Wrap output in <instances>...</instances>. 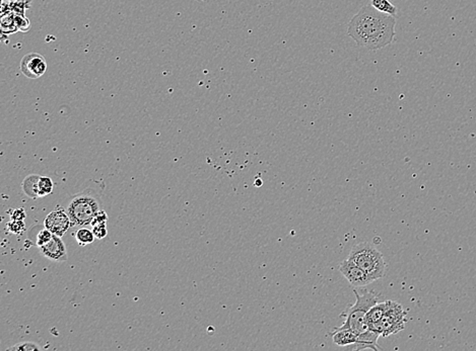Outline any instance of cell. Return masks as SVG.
Segmentation results:
<instances>
[{"instance_id":"obj_17","label":"cell","mask_w":476,"mask_h":351,"mask_svg":"<svg viewBox=\"0 0 476 351\" xmlns=\"http://www.w3.org/2000/svg\"><path fill=\"white\" fill-rule=\"evenodd\" d=\"M74 237L80 246H86V245L92 244L96 239L93 230H90L88 228H80V229H78L74 233Z\"/></svg>"},{"instance_id":"obj_2","label":"cell","mask_w":476,"mask_h":351,"mask_svg":"<svg viewBox=\"0 0 476 351\" xmlns=\"http://www.w3.org/2000/svg\"><path fill=\"white\" fill-rule=\"evenodd\" d=\"M102 209V201L98 192L87 188L72 197L68 203L66 212L72 226H89Z\"/></svg>"},{"instance_id":"obj_7","label":"cell","mask_w":476,"mask_h":351,"mask_svg":"<svg viewBox=\"0 0 476 351\" xmlns=\"http://www.w3.org/2000/svg\"><path fill=\"white\" fill-rule=\"evenodd\" d=\"M21 71L30 79H38L47 71V62L39 53H29L21 61Z\"/></svg>"},{"instance_id":"obj_8","label":"cell","mask_w":476,"mask_h":351,"mask_svg":"<svg viewBox=\"0 0 476 351\" xmlns=\"http://www.w3.org/2000/svg\"><path fill=\"white\" fill-rule=\"evenodd\" d=\"M44 226L54 235L62 237L72 224L66 210L61 206H57L46 217Z\"/></svg>"},{"instance_id":"obj_1","label":"cell","mask_w":476,"mask_h":351,"mask_svg":"<svg viewBox=\"0 0 476 351\" xmlns=\"http://www.w3.org/2000/svg\"><path fill=\"white\" fill-rule=\"evenodd\" d=\"M395 26V16L367 5L352 17L347 33L359 46L370 51H378L393 43Z\"/></svg>"},{"instance_id":"obj_4","label":"cell","mask_w":476,"mask_h":351,"mask_svg":"<svg viewBox=\"0 0 476 351\" xmlns=\"http://www.w3.org/2000/svg\"><path fill=\"white\" fill-rule=\"evenodd\" d=\"M348 258L359 265L373 282L382 278L385 274L386 263L384 256L371 243L362 242L355 244L349 252Z\"/></svg>"},{"instance_id":"obj_5","label":"cell","mask_w":476,"mask_h":351,"mask_svg":"<svg viewBox=\"0 0 476 351\" xmlns=\"http://www.w3.org/2000/svg\"><path fill=\"white\" fill-rule=\"evenodd\" d=\"M406 316L407 312L399 303L388 301L387 311L380 325L381 336L388 337L402 331L407 322Z\"/></svg>"},{"instance_id":"obj_10","label":"cell","mask_w":476,"mask_h":351,"mask_svg":"<svg viewBox=\"0 0 476 351\" xmlns=\"http://www.w3.org/2000/svg\"><path fill=\"white\" fill-rule=\"evenodd\" d=\"M381 336L380 333L368 329L367 331L361 333L358 335L355 343L352 345L348 346L347 349L349 350H363V349H373V350H379L381 349L378 346V339Z\"/></svg>"},{"instance_id":"obj_25","label":"cell","mask_w":476,"mask_h":351,"mask_svg":"<svg viewBox=\"0 0 476 351\" xmlns=\"http://www.w3.org/2000/svg\"><path fill=\"white\" fill-rule=\"evenodd\" d=\"M26 218V212L23 208H19L13 210V214H11V220H19V221H24Z\"/></svg>"},{"instance_id":"obj_19","label":"cell","mask_w":476,"mask_h":351,"mask_svg":"<svg viewBox=\"0 0 476 351\" xmlns=\"http://www.w3.org/2000/svg\"><path fill=\"white\" fill-rule=\"evenodd\" d=\"M54 188V183L50 177L48 176H41L39 180V195L40 198H44L52 194Z\"/></svg>"},{"instance_id":"obj_26","label":"cell","mask_w":476,"mask_h":351,"mask_svg":"<svg viewBox=\"0 0 476 351\" xmlns=\"http://www.w3.org/2000/svg\"><path fill=\"white\" fill-rule=\"evenodd\" d=\"M3 1H9V0H1V2H3Z\"/></svg>"},{"instance_id":"obj_3","label":"cell","mask_w":476,"mask_h":351,"mask_svg":"<svg viewBox=\"0 0 476 351\" xmlns=\"http://www.w3.org/2000/svg\"><path fill=\"white\" fill-rule=\"evenodd\" d=\"M353 292L356 296V301L354 305L349 307L342 314L345 321L341 326L337 327V329H350L359 335L369 329L366 322V316L369 310L379 302V294L373 291H363L359 292L354 290Z\"/></svg>"},{"instance_id":"obj_20","label":"cell","mask_w":476,"mask_h":351,"mask_svg":"<svg viewBox=\"0 0 476 351\" xmlns=\"http://www.w3.org/2000/svg\"><path fill=\"white\" fill-rule=\"evenodd\" d=\"M40 348L41 347L36 343L27 341V342H21L8 348L7 351H35V350H40Z\"/></svg>"},{"instance_id":"obj_6","label":"cell","mask_w":476,"mask_h":351,"mask_svg":"<svg viewBox=\"0 0 476 351\" xmlns=\"http://www.w3.org/2000/svg\"><path fill=\"white\" fill-rule=\"evenodd\" d=\"M339 271L347 279V282L351 287L360 288L373 283L372 278L349 258L340 263Z\"/></svg>"},{"instance_id":"obj_16","label":"cell","mask_w":476,"mask_h":351,"mask_svg":"<svg viewBox=\"0 0 476 351\" xmlns=\"http://www.w3.org/2000/svg\"><path fill=\"white\" fill-rule=\"evenodd\" d=\"M371 5L383 13L393 16L397 14V7L389 0H371Z\"/></svg>"},{"instance_id":"obj_11","label":"cell","mask_w":476,"mask_h":351,"mask_svg":"<svg viewBox=\"0 0 476 351\" xmlns=\"http://www.w3.org/2000/svg\"><path fill=\"white\" fill-rule=\"evenodd\" d=\"M387 307H388V301L383 302V303L378 302L376 305H374L369 310V312L367 313V316H366V322H367L369 329L380 333L381 321H382L384 315L387 311ZM380 334H381V333H380Z\"/></svg>"},{"instance_id":"obj_15","label":"cell","mask_w":476,"mask_h":351,"mask_svg":"<svg viewBox=\"0 0 476 351\" xmlns=\"http://www.w3.org/2000/svg\"><path fill=\"white\" fill-rule=\"evenodd\" d=\"M32 0H9L1 2V10H11L14 14L26 16V10L30 8Z\"/></svg>"},{"instance_id":"obj_23","label":"cell","mask_w":476,"mask_h":351,"mask_svg":"<svg viewBox=\"0 0 476 351\" xmlns=\"http://www.w3.org/2000/svg\"><path fill=\"white\" fill-rule=\"evenodd\" d=\"M15 21H16V25H18V28L21 31L25 32V31H28L30 29L31 22L29 21L27 16L15 14Z\"/></svg>"},{"instance_id":"obj_22","label":"cell","mask_w":476,"mask_h":351,"mask_svg":"<svg viewBox=\"0 0 476 351\" xmlns=\"http://www.w3.org/2000/svg\"><path fill=\"white\" fill-rule=\"evenodd\" d=\"M93 232L96 236V239L102 240L104 239L108 235V230H107V224H98L92 227Z\"/></svg>"},{"instance_id":"obj_21","label":"cell","mask_w":476,"mask_h":351,"mask_svg":"<svg viewBox=\"0 0 476 351\" xmlns=\"http://www.w3.org/2000/svg\"><path fill=\"white\" fill-rule=\"evenodd\" d=\"M7 230L13 234H20L25 230V223L24 221L11 220V222L7 224Z\"/></svg>"},{"instance_id":"obj_18","label":"cell","mask_w":476,"mask_h":351,"mask_svg":"<svg viewBox=\"0 0 476 351\" xmlns=\"http://www.w3.org/2000/svg\"><path fill=\"white\" fill-rule=\"evenodd\" d=\"M53 233L50 230H48L45 226H40L39 230L36 233L35 236V244L37 245V247H42L44 245H46L51 239L53 237Z\"/></svg>"},{"instance_id":"obj_9","label":"cell","mask_w":476,"mask_h":351,"mask_svg":"<svg viewBox=\"0 0 476 351\" xmlns=\"http://www.w3.org/2000/svg\"><path fill=\"white\" fill-rule=\"evenodd\" d=\"M40 253L46 258L56 262H64L67 260V250L64 242L60 236L53 235L46 245L40 247Z\"/></svg>"},{"instance_id":"obj_12","label":"cell","mask_w":476,"mask_h":351,"mask_svg":"<svg viewBox=\"0 0 476 351\" xmlns=\"http://www.w3.org/2000/svg\"><path fill=\"white\" fill-rule=\"evenodd\" d=\"M333 342L338 345L339 347H348L355 343L358 334L354 333L350 329H334V332L331 333Z\"/></svg>"},{"instance_id":"obj_24","label":"cell","mask_w":476,"mask_h":351,"mask_svg":"<svg viewBox=\"0 0 476 351\" xmlns=\"http://www.w3.org/2000/svg\"><path fill=\"white\" fill-rule=\"evenodd\" d=\"M108 222V215L107 213L105 212V210L103 209H101L100 212L96 215V217L94 218L91 226H95V225H98V224H107Z\"/></svg>"},{"instance_id":"obj_14","label":"cell","mask_w":476,"mask_h":351,"mask_svg":"<svg viewBox=\"0 0 476 351\" xmlns=\"http://www.w3.org/2000/svg\"><path fill=\"white\" fill-rule=\"evenodd\" d=\"M40 175L30 174L23 181V190L25 194L31 199H38L39 195V180Z\"/></svg>"},{"instance_id":"obj_13","label":"cell","mask_w":476,"mask_h":351,"mask_svg":"<svg viewBox=\"0 0 476 351\" xmlns=\"http://www.w3.org/2000/svg\"><path fill=\"white\" fill-rule=\"evenodd\" d=\"M0 23H1L2 38L8 37L10 34L20 30L18 25H16L15 14L11 10H1V20H0Z\"/></svg>"}]
</instances>
